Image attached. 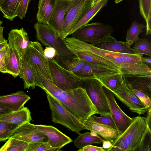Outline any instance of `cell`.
<instances>
[{
  "instance_id": "cell-37",
  "label": "cell",
  "mask_w": 151,
  "mask_h": 151,
  "mask_svg": "<svg viewBox=\"0 0 151 151\" xmlns=\"http://www.w3.org/2000/svg\"><path fill=\"white\" fill-rule=\"evenodd\" d=\"M57 150L51 147L48 142H35L28 143L24 151H56Z\"/></svg>"
},
{
  "instance_id": "cell-10",
  "label": "cell",
  "mask_w": 151,
  "mask_h": 151,
  "mask_svg": "<svg viewBox=\"0 0 151 151\" xmlns=\"http://www.w3.org/2000/svg\"><path fill=\"white\" fill-rule=\"evenodd\" d=\"M21 58L31 66L37 67L44 76L53 83L48 59L45 56L43 48L40 43L30 41V45Z\"/></svg>"
},
{
  "instance_id": "cell-9",
  "label": "cell",
  "mask_w": 151,
  "mask_h": 151,
  "mask_svg": "<svg viewBox=\"0 0 151 151\" xmlns=\"http://www.w3.org/2000/svg\"><path fill=\"white\" fill-rule=\"evenodd\" d=\"M113 31L112 27L109 25L96 22L81 27L72 35L73 37L80 41L92 44L110 35Z\"/></svg>"
},
{
  "instance_id": "cell-25",
  "label": "cell",
  "mask_w": 151,
  "mask_h": 151,
  "mask_svg": "<svg viewBox=\"0 0 151 151\" xmlns=\"http://www.w3.org/2000/svg\"><path fill=\"white\" fill-rule=\"evenodd\" d=\"M20 70L19 76L23 82L24 89L31 87L35 88L36 86V78L32 67L23 59L20 58Z\"/></svg>"
},
{
  "instance_id": "cell-13",
  "label": "cell",
  "mask_w": 151,
  "mask_h": 151,
  "mask_svg": "<svg viewBox=\"0 0 151 151\" xmlns=\"http://www.w3.org/2000/svg\"><path fill=\"white\" fill-rule=\"evenodd\" d=\"M10 137L17 139L28 143L37 142H48L47 137L40 131L35 124L30 122L19 126Z\"/></svg>"
},
{
  "instance_id": "cell-11",
  "label": "cell",
  "mask_w": 151,
  "mask_h": 151,
  "mask_svg": "<svg viewBox=\"0 0 151 151\" xmlns=\"http://www.w3.org/2000/svg\"><path fill=\"white\" fill-rule=\"evenodd\" d=\"M109 106L111 115L116 127L118 136L126 129L131 123L133 118L129 116L119 107L116 103L114 93L103 86Z\"/></svg>"
},
{
  "instance_id": "cell-20",
  "label": "cell",
  "mask_w": 151,
  "mask_h": 151,
  "mask_svg": "<svg viewBox=\"0 0 151 151\" xmlns=\"http://www.w3.org/2000/svg\"><path fill=\"white\" fill-rule=\"evenodd\" d=\"M91 116L83 122L86 129L95 132L105 140L111 143L118 137V133L116 129L96 122L93 120Z\"/></svg>"
},
{
  "instance_id": "cell-19",
  "label": "cell",
  "mask_w": 151,
  "mask_h": 151,
  "mask_svg": "<svg viewBox=\"0 0 151 151\" xmlns=\"http://www.w3.org/2000/svg\"><path fill=\"white\" fill-rule=\"evenodd\" d=\"M8 45L15 49L21 57L29 46L30 41L23 28L12 29L8 34Z\"/></svg>"
},
{
  "instance_id": "cell-54",
  "label": "cell",
  "mask_w": 151,
  "mask_h": 151,
  "mask_svg": "<svg viewBox=\"0 0 151 151\" xmlns=\"http://www.w3.org/2000/svg\"><path fill=\"white\" fill-rule=\"evenodd\" d=\"M2 23H3V22L2 21L0 20V26L2 25Z\"/></svg>"
},
{
  "instance_id": "cell-15",
  "label": "cell",
  "mask_w": 151,
  "mask_h": 151,
  "mask_svg": "<svg viewBox=\"0 0 151 151\" xmlns=\"http://www.w3.org/2000/svg\"><path fill=\"white\" fill-rule=\"evenodd\" d=\"M91 45L97 48L109 51L128 54H141L131 48L127 42L118 41L110 35Z\"/></svg>"
},
{
  "instance_id": "cell-4",
  "label": "cell",
  "mask_w": 151,
  "mask_h": 151,
  "mask_svg": "<svg viewBox=\"0 0 151 151\" xmlns=\"http://www.w3.org/2000/svg\"><path fill=\"white\" fill-rule=\"evenodd\" d=\"M65 40L76 46L102 57L120 68L125 64H135L141 62L143 55L132 54L109 51L96 47L91 44L80 41L73 37H66Z\"/></svg>"
},
{
  "instance_id": "cell-53",
  "label": "cell",
  "mask_w": 151,
  "mask_h": 151,
  "mask_svg": "<svg viewBox=\"0 0 151 151\" xmlns=\"http://www.w3.org/2000/svg\"><path fill=\"white\" fill-rule=\"evenodd\" d=\"M123 0H115V2L116 4H117Z\"/></svg>"
},
{
  "instance_id": "cell-48",
  "label": "cell",
  "mask_w": 151,
  "mask_h": 151,
  "mask_svg": "<svg viewBox=\"0 0 151 151\" xmlns=\"http://www.w3.org/2000/svg\"><path fill=\"white\" fill-rule=\"evenodd\" d=\"M102 147L105 150L109 149L112 146V143L109 141L104 140L102 142Z\"/></svg>"
},
{
  "instance_id": "cell-41",
  "label": "cell",
  "mask_w": 151,
  "mask_h": 151,
  "mask_svg": "<svg viewBox=\"0 0 151 151\" xmlns=\"http://www.w3.org/2000/svg\"><path fill=\"white\" fill-rule=\"evenodd\" d=\"M85 62L84 61L75 56L67 69L75 74L82 68Z\"/></svg>"
},
{
  "instance_id": "cell-26",
  "label": "cell",
  "mask_w": 151,
  "mask_h": 151,
  "mask_svg": "<svg viewBox=\"0 0 151 151\" xmlns=\"http://www.w3.org/2000/svg\"><path fill=\"white\" fill-rule=\"evenodd\" d=\"M57 0H39L37 14V22L47 24L54 9Z\"/></svg>"
},
{
  "instance_id": "cell-30",
  "label": "cell",
  "mask_w": 151,
  "mask_h": 151,
  "mask_svg": "<svg viewBox=\"0 0 151 151\" xmlns=\"http://www.w3.org/2000/svg\"><path fill=\"white\" fill-rule=\"evenodd\" d=\"M108 1L101 0L92 7L82 19L70 30L68 35H73L79 28L88 24L102 8L106 6Z\"/></svg>"
},
{
  "instance_id": "cell-28",
  "label": "cell",
  "mask_w": 151,
  "mask_h": 151,
  "mask_svg": "<svg viewBox=\"0 0 151 151\" xmlns=\"http://www.w3.org/2000/svg\"><path fill=\"white\" fill-rule=\"evenodd\" d=\"M21 0H5L0 4V11L3 17L12 21L17 17Z\"/></svg>"
},
{
  "instance_id": "cell-36",
  "label": "cell",
  "mask_w": 151,
  "mask_h": 151,
  "mask_svg": "<svg viewBox=\"0 0 151 151\" xmlns=\"http://www.w3.org/2000/svg\"><path fill=\"white\" fill-rule=\"evenodd\" d=\"M133 49L140 54L151 57V43L146 39L139 38L134 42Z\"/></svg>"
},
{
  "instance_id": "cell-34",
  "label": "cell",
  "mask_w": 151,
  "mask_h": 151,
  "mask_svg": "<svg viewBox=\"0 0 151 151\" xmlns=\"http://www.w3.org/2000/svg\"><path fill=\"white\" fill-rule=\"evenodd\" d=\"M28 144L22 140L9 137L0 148V151H24Z\"/></svg>"
},
{
  "instance_id": "cell-21",
  "label": "cell",
  "mask_w": 151,
  "mask_h": 151,
  "mask_svg": "<svg viewBox=\"0 0 151 151\" xmlns=\"http://www.w3.org/2000/svg\"><path fill=\"white\" fill-rule=\"evenodd\" d=\"M118 70L104 66L85 62L82 68L75 74L81 77L95 78L101 76L120 73Z\"/></svg>"
},
{
  "instance_id": "cell-14",
  "label": "cell",
  "mask_w": 151,
  "mask_h": 151,
  "mask_svg": "<svg viewBox=\"0 0 151 151\" xmlns=\"http://www.w3.org/2000/svg\"><path fill=\"white\" fill-rule=\"evenodd\" d=\"M71 1V0H57L54 10L47 24L62 39L65 16Z\"/></svg>"
},
{
  "instance_id": "cell-38",
  "label": "cell",
  "mask_w": 151,
  "mask_h": 151,
  "mask_svg": "<svg viewBox=\"0 0 151 151\" xmlns=\"http://www.w3.org/2000/svg\"><path fill=\"white\" fill-rule=\"evenodd\" d=\"M91 118L95 122L116 129V127L111 115L97 116H91Z\"/></svg>"
},
{
  "instance_id": "cell-32",
  "label": "cell",
  "mask_w": 151,
  "mask_h": 151,
  "mask_svg": "<svg viewBox=\"0 0 151 151\" xmlns=\"http://www.w3.org/2000/svg\"><path fill=\"white\" fill-rule=\"evenodd\" d=\"M151 0H138L139 12L146 23V35L151 34Z\"/></svg>"
},
{
  "instance_id": "cell-18",
  "label": "cell",
  "mask_w": 151,
  "mask_h": 151,
  "mask_svg": "<svg viewBox=\"0 0 151 151\" xmlns=\"http://www.w3.org/2000/svg\"><path fill=\"white\" fill-rule=\"evenodd\" d=\"M124 82L132 90L137 89L151 97V74H123Z\"/></svg>"
},
{
  "instance_id": "cell-35",
  "label": "cell",
  "mask_w": 151,
  "mask_h": 151,
  "mask_svg": "<svg viewBox=\"0 0 151 151\" xmlns=\"http://www.w3.org/2000/svg\"><path fill=\"white\" fill-rule=\"evenodd\" d=\"M19 126L0 121V142L6 141Z\"/></svg>"
},
{
  "instance_id": "cell-8",
  "label": "cell",
  "mask_w": 151,
  "mask_h": 151,
  "mask_svg": "<svg viewBox=\"0 0 151 151\" xmlns=\"http://www.w3.org/2000/svg\"><path fill=\"white\" fill-rule=\"evenodd\" d=\"M93 0H71L65 14L63 27V40L70 30L83 17L92 7Z\"/></svg>"
},
{
  "instance_id": "cell-5",
  "label": "cell",
  "mask_w": 151,
  "mask_h": 151,
  "mask_svg": "<svg viewBox=\"0 0 151 151\" xmlns=\"http://www.w3.org/2000/svg\"><path fill=\"white\" fill-rule=\"evenodd\" d=\"M47 98L51 111V118L54 123L61 124L69 130L78 134L86 127L83 122L67 110L53 96L48 94Z\"/></svg>"
},
{
  "instance_id": "cell-24",
  "label": "cell",
  "mask_w": 151,
  "mask_h": 151,
  "mask_svg": "<svg viewBox=\"0 0 151 151\" xmlns=\"http://www.w3.org/2000/svg\"><path fill=\"white\" fill-rule=\"evenodd\" d=\"M20 58L17 51L8 45L4 58L7 73L14 78L19 76L20 68Z\"/></svg>"
},
{
  "instance_id": "cell-55",
  "label": "cell",
  "mask_w": 151,
  "mask_h": 151,
  "mask_svg": "<svg viewBox=\"0 0 151 151\" xmlns=\"http://www.w3.org/2000/svg\"><path fill=\"white\" fill-rule=\"evenodd\" d=\"M5 0H0V4Z\"/></svg>"
},
{
  "instance_id": "cell-46",
  "label": "cell",
  "mask_w": 151,
  "mask_h": 151,
  "mask_svg": "<svg viewBox=\"0 0 151 151\" xmlns=\"http://www.w3.org/2000/svg\"><path fill=\"white\" fill-rule=\"evenodd\" d=\"M147 115L145 117L146 122L149 130H151V108L147 110Z\"/></svg>"
},
{
  "instance_id": "cell-39",
  "label": "cell",
  "mask_w": 151,
  "mask_h": 151,
  "mask_svg": "<svg viewBox=\"0 0 151 151\" xmlns=\"http://www.w3.org/2000/svg\"><path fill=\"white\" fill-rule=\"evenodd\" d=\"M137 151H151V132L148 130L142 139Z\"/></svg>"
},
{
  "instance_id": "cell-50",
  "label": "cell",
  "mask_w": 151,
  "mask_h": 151,
  "mask_svg": "<svg viewBox=\"0 0 151 151\" xmlns=\"http://www.w3.org/2000/svg\"><path fill=\"white\" fill-rule=\"evenodd\" d=\"M4 28L3 27L0 26V44L7 42V40L5 39L3 36Z\"/></svg>"
},
{
  "instance_id": "cell-43",
  "label": "cell",
  "mask_w": 151,
  "mask_h": 151,
  "mask_svg": "<svg viewBox=\"0 0 151 151\" xmlns=\"http://www.w3.org/2000/svg\"><path fill=\"white\" fill-rule=\"evenodd\" d=\"M8 47V45L0 51V72L3 73H7L4 60Z\"/></svg>"
},
{
  "instance_id": "cell-51",
  "label": "cell",
  "mask_w": 151,
  "mask_h": 151,
  "mask_svg": "<svg viewBox=\"0 0 151 151\" xmlns=\"http://www.w3.org/2000/svg\"><path fill=\"white\" fill-rule=\"evenodd\" d=\"M8 45V43H7V42L0 44V51L3 48L7 45Z\"/></svg>"
},
{
  "instance_id": "cell-6",
  "label": "cell",
  "mask_w": 151,
  "mask_h": 151,
  "mask_svg": "<svg viewBox=\"0 0 151 151\" xmlns=\"http://www.w3.org/2000/svg\"><path fill=\"white\" fill-rule=\"evenodd\" d=\"M80 87L85 90L100 116L111 115L107 98L100 82L95 78L81 77Z\"/></svg>"
},
{
  "instance_id": "cell-1",
  "label": "cell",
  "mask_w": 151,
  "mask_h": 151,
  "mask_svg": "<svg viewBox=\"0 0 151 151\" xmlns=\"http://www.w3.org/2000/svg\"><path fill=\"white\" fill-rule=\"evenodd\" d=\"M36 80V86L43 90L47 94L58 100L63 106L78 119L83 122L89 116L98 114L85 89L79 87L63 91L49 81L38 67H32Z\"/></svg>"
},
{
  "instance_id": "cell-40",
  "label": "cell",
  "mask_w": 151,
  "mask_h": 151,
  "mask_svg": "<svg viewBox=\"0 0 151 151\" xmlns=\"http://www.w3.org/2000/svg\"><path fill=\"white\" fill-rule=\"evenodd\" d=\"M132 91L144 104L147 110L151 108V99L148 95L137 89H134Z\"/></svg>"
},
{
  "instance_id": "cell-3",
  "label": "cell",
  "mask_w": 151,
  "mask_h": 151,
  "mask_svg": "<svg viewBox=\"0 0 151 151\" xmlns=\"http://www.w3.org/2000/svg\"><path fill=\"white\" fill-rule=\"evenodd\" d=\"M34 28L37 40L42 45L54 49L57 53L55 59L67 69L75 56L68 49L63 40L46 24L37 22L34 24Z\"/></svg>"
},
{
  "instance_id": "cell-29",
  "label": "cell",
  "mask_w": 151,
  "mask_h": 151,
  "mask_svg": "<svg viewBox=\"0 0 151 151\" xmlns=\"http://www.w3.org/2000/svg\"><path fill=\"white\" fill-rule=\"evenodd\" d=\"M79 134V136L74 141L75 146L79 149L92 144H101L104 140L93 131Z\"/></svg>"
},
{
  "instance_id": "cell-45",
  "label": "cell",
  "mask_w": 151,
  "mask_h": 151,
  "mask_svg": "<svg viewBox=\"0 0 151 151\" xmlns=\"http://www.w3.org/2000/svg\"><path fill=\"white\" fill-rule=\"evenodd\" d=\"M78 151H105L102 147H99L91 145L86 146L80 149Z\"/></svg>"
},
{
  "instance_id": "cell-27",
  "label": "cell",
  "mask_w": 151,
  "mask_h": 151,
  "mask_svg": "<svg viewBox=\"0 0 151 151\" xmlns=\"http://www.w3.org/2000/svg\"><path fill=\"white\" fill-rule=\"evenodd\" d=\"M95 78L103 86L114 92L124 82L122 74L120 73L101 76H95Z\"/></svg>"
},
{
  "instance_id": "cell-33",
  "label": "cell",
  "mask_w": 151,
  "mask_h": 151,
  "mask_svg": "<svg viewBox=\"0 0 151 151\" xmlns=\"http://www.w3.org/2000/svg\"><path fill=\"white\" fill-rule=\"evenodd\" d=\"M145 26L135 21L132 22L130 27L127 31L126 42L130 46L132 45L139 38V35L143 32Z\"/></svg>"
},
{
  "instance_id": "cell-52",
  "label": "cell",
  "mask_w": 151,
  "mask_h": 151,
  "mask_svg": "<svg viewBox=\"0 0 151 151\" xmlns=\"http://www.w3.org/2000/svg\"><path fill=\"white\" fill-rule=\"evenodd\" d=\"M101 0H93L92 5V7L96 5Z\"/></svg>"
},
{
  "instance_id": "cell-7",
  "label": "cell",
  "mask_w": 151,
  "mask_h": 151,
  "mask_svg": "<svg viewBox=\"0 0 151 151\" xmlns=\"http://www.w3.org/2000/svg\"><path fill=\"white\" fill-rule=\"evenodd\" d=\"M52 82L63 91L80 87L81 78L61 65L55 58L48 59Z\"/></svg>"
},
{
  "instance_id": "cell-49",
  "label": "cell",
  "mask_w": 151,
  "mask_h": 151,
  "mask_svg": "<svg viewBox=\"0 0 151 151\" xmlns=\"http://www.w3.org/2000/svg\"><path fill=\"white\" fill-rule=\"evenodd\" d=\"M142 62L147 65L150 68L151 67V58L150 57H143L141 58Z\"/></svg>"
},
{
  "instance_id": "cell-22",
  "label": "cell",
  "mask_w": 151,
  "mask_h": 151,
  "mask_svg": "<svg viewBox=\"0 0 151 151\" xmlns=\"http://www.w3.org/2000/svg\"><path fill=\"white\" fill-rule=\"evenodd\" d=\"M30 99L24 91H17L9 94L0 96V104L15 111L24 107Z\"/></svg>"
},
{
  "instance_id": "cell-23",
  "label": "cell",
  "mask_w": 151,
  "mask_h": 151,
  "mask_svg": "<svg viewBox=\"0 0 151 151\" xmlns=\"http://www.w3.org/2000/svg\"><path fill=\"white\" fill-rule=\"evenodd\" d=\"M31 112L27 107L0 115V121L19 125L32 120Z\"/></svg>"
},
{
  "instance_id": "cell-16",
  "label": "cell",
  "mask_w": 151,
  "mask_h": 151,
  "mask_svg": "<svg viewBox=\"0 0 151 151\" xmlns=\"http://www.w3.org/2000/svg\"><path fill=\"white\" fill-rule=\"evenodd\" d=\"M63 41L70 52L80 59L86 62L101 65L119 70L117 66L108 60L81 49L64 40H63Z\"/></svg>"
},
{
  "instance_id": "cell-12",
  "label": "cell",
  "mask_w": 151,
  "mask_h": 151,
  "mask_svg": "<svg viewBox=\"0 0 151 151\" xmlns=\"http://www.w3.org/2000/svg\"><path fill=\"white\" fill-rule=\"evenodd\" d=\"M113 93L115 96L132 112L139 115L147 112V109L145 106L124 82Z\"/></svg>"
},
{
  "instance_id": "cell-2",
  "label": "cell",
  "mask_w": 151,
  "mask_h": 151,
  "mask_svg": "<svg viewBox=\"0 0 151 151\" xmlns=\"http://www.w3.org/2000/svg\"><path fill=\"white\" fill-rule=\"evenodd\" d=\"M148 130L145 117H134L126 129L113 141L111 147L106 151H137L141 142Z\"/></svg>"
},
{
  "instance_id": "cell-31",
  "label": "cell",
  "mask_w": 151,
  "mask_h": 151,
  "mask_svg": "<svg viewBox=\"0 0 151 151\" xmlns=\"http://www.w3.org/2000/svg\"><path fill=\"white\" fill-rule=\"evenodd\" d=\"M123 74H151V68L142 62L135 64H125L120 68Z\"/></svg>"
},
{
  "instance_id": "cell-44",
  "label": "cell",
  "mask_w": 151,
  "mask_h": 151,
  "mask_svg": "<svg viewBox=\"0 0 151 151\" xmlns=\"http://www.w3.org/2000/svg\"><path fill=\"white\" fill-rule=\"evenodd\" d=\"M44 54L45 56L48 59L55 58L57 53L55 50L53 48L50 47H46L44 50Z\"/></svg>"
},
{
  "instance_id": "cell-42",
  "label": "cell",
  "mask_w": 151,
  "mask_h": 151,
  "mask_svg": "<svg viewBox=\"0 0 151 151\" xmlns=\"http://www.w3.org/2000/svg\"><path fill=\"white\" fill-rule=\"evenodd\" d=\"M32 0H21L19 6L17 17L22 19L25 16L29 3Z\"/></svg>"
},
{
  "instance_id": "cell-17",
  "label": "cell",
  "mask_w": 151,
  "mask_h": 151,
  "mask_svg": "<svg viewBox=\"0 0 151 151\" xmlns=\"http://www.w3.org/2000/svg\"><path fill=\"white\" fill-rule=\"evenodd\" d=\"M40 131L48 137V142L50 146L60 151L64 146L73 141L69 137L55 127L50 125H35Z\"/></svg>"
},
{
  "instance_id": "cell-47",
  "label": "cell",
  "mask_w": 151,
  "mask_h": 151,
  "mask_svg": "<svg viewBox=\"0 0 151 151\" xmlns=\"http://www.w3.org/2000/svg\"><path fill=\"white\" fill-rule=\"evenodd\" d=\"M12 110L0 104V115L12 111Z\"/></svg>"
}]
</instances>
